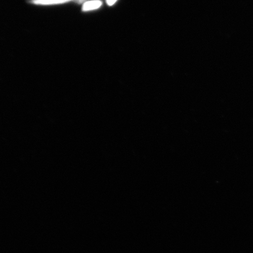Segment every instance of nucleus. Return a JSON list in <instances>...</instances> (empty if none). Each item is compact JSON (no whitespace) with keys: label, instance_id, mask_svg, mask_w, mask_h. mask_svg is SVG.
I'll use <instances>...</instances> for the list:
<instances>
[{"label":"nucleus","instance_id":"obj_1","mask_svg":"<svg viewBox=\"0 0 253 253\" xmlns=\"http://www.w3.org/2000/svg\"><path fill=\"white\" fill-rule=\"evenodd\" d=\"M102 5V2L100 0H91L84 3L82 9L84 12L90 11L99 8Z\"/></svg>","mask_w":253,"mask_h":253},{"label":"nucleus","instance_id":"obj_2","mask_svg":"<svg viewBox=\"0 0 253 253\" xmlns=\"http://www.w3.org/2000/svg\"><path fill=\"white\" fill-rule=\"evenodd\" d=\"M71 1L70 0H30V2L36 5H56Z\"/></svg>","mask_w":253,"mask_h":253},{"label":"nucleus","instance_id":"obj_3","mask_svg":"<svg viewBox=\"0 0 253 253\" xmlns=\"http://www.w3.org/2000/svg\"><path fill=\"white\" fill-rule=\"evenodd\" d=\"M118 0H106L107 4L110 6L113 5L115 4Z\"/></svg>","mask_w":253,"mask_h":253},{"label":"nucleus","instance_id":"obj_4","mask_svg":"<svg viewBox=\"0 0 253 253\" xmlns=\"http://www.w3.org/2000/svg\"><path fill=\"white\" fill-rule=\"evenodd\" d=\"M70 1H74L78 3V4H84V3L87 1V0H70Z\"/></svg>","mask_w":253,"mask_h":253}]
</instances>
